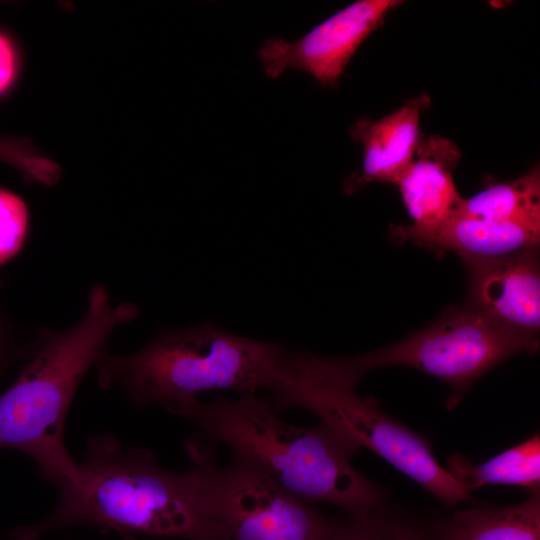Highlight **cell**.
Instances as JSON below:
<instances>
[{
  "instance_id": "6da1fadb",
  "label": "cell",
  "mask_w": 540,
  "mask_h": 540,
  "mask_svg": "<svg viewBox=\"0 0 540 540\" xmlns=\"http://www.w3.org/2000/svg\"><path fill=\"white\" fill-rule=\"evenodd\" d=\"M78 481L58 490L42 519L9 530L13 540H39L79 526L184 540H228L212 514L206 473L193 462L185 472L163 469L147 448L125 447L110 433L86 441Z\"/></svg>"
},
{
  "instance_id": "7a4b0ae2",
  "label": "cell",
  "mask_w": 540,
  "mask_h": 540,
  "mask_svg": "<svg viewBox=\"0 0 540 540\" xmlns=\"http://www.w3.org/2000/svg\"><path fill=\"white\" fill-rule=\"evenodd\" d=\"M170 413L194 424L200 434L223 443L281 488L309 503L327 502L347 515L364 516L386 505L388 494L356 470V452L321 423L289 424L271 400L243 394L236 400L193 399Z\"/></svg>"
},
{
  "instance_id": "3957f363",
  "label": "cell",
  "mask_w": 540,
  "mask_h": 540,
  "mask_svg": "<svg viewBox=\"0 0 540 540\" xmlns=\"http://www.w3.org/2000/svg\"><path fill=\"white\" fill-rule=\"evenodd\" d=\"M138 316L131 302L112 306L104 285L92 287L85 315L63 331L40 329L14 382L0 395V448L30 457L57 490L78 481L64 432L77 389L107 351L113 331Z\"/></svg>"
},
{
  "instance_id": "277c9868",
  "label": "cell",
  "mask_w": 540,
  "mask_h": 540,
  "mask_svg": "<svg viewBox=\"0 0 540 540\" xmlns=\"http://www.w3.org/2000/svg\"><path fill=\"white\" fill-rule=\"evenodd\" d=\"M287 355L280 344L234 335L205 321L165 331L131 354L105 351L94 366L102 389H122L135 406L157 403L170 411L206 391H269Z\"/></svg>"
},
{
  "instance_id": "5b68a950",
  "label": "cell",
  "mask_w": 540,
  "mask_h": 540,
  "mask_svg": "<svg viewBox=\"0 0 540 540\" xmlns=\"http://www.w3.org/2000/svg\"><path fill=\"white\" fill-rule=\"evenodd\" d=\"M538 348V337L506 330L464 304L446 309L427 327L388 347L344 358L305 352L302 365L315 378L349 387L374 369L413 367L451 388V410L488 371L516 354H535Z\"/></svg>"
},
{
  "instance_id": "8992f818",
  "label": "cell",
  "mask_w": 540,
  "mask_h": 540,
  "mask_svg": "<svg viewBox=\"0 0 540 540\" xmlns=\"http://www.w3.org/2000/svg\"><path fill=\"white\" fill-rule=\"evenodd\" d=\"M269 392L279 412L287 408L313 412L356 453L361 448L373 451L444 506L472 501L435 459L425 436L389 416L376 399L357 394L355 387L310 377L292 368L286 359Z\"/></svg>"
},
{
  "instance_id": "52a82bcc",
  "label": "cell",
  "mask_w": 540,
  "mask_h": 540,
  "mask_svg": "<svg viewBox=\"0 0 540 540\" xmlns=\"http://www.w3.org/2000/svg\"><path fill=\"white\" fill-rule=\"evenodd\" d=\"M217 443L195 434L186 449L206 473L213 516L228 540H332L338 521L290 494L254 466L216 465Z\"/></svg>"
},
{
  "instance_id": "ba28073f",
  "label": "cell",
  "mask_w": 540,
  "mask_h": 540,
  "mask_svg": "<svg viewBox=\"0 0 540 540\" xmlns=\"http://www.w3.org/2000/svg\"><path fill=\"white\" fill-rule=\"evenodd\" d=\"M401 3L359 0L295 41L268 38L258 51L265 75L275 79L287 70H301L325 88L336 87L356 50Z\"/></svg>"
},
{
  "instance_id": "9c48e42d",
  "label": "cell",
  "mask_w": 540,
  "mask_h": 540,
  "mask_svg": "<svg viewBox=\"0 0 540 540\" xmlns=\"http://www.w3.org/2000/svg\"><path fill=\"white\" fill-rule=\"evenodd\" d=\"M464 264L468 277L467 306L506 330L538 337L539 246Z\"/></svg>"
},
{
  "instance_id": "30bf717a",
  "label": "cell",
  "mask_w": 540,
  "mask_h": 540,
  "mask_svg": "<svg viewBox=\"0 0 540 540\" xmlns=\"http://www.w3.org/2000/svg\"><path fill=\"white\" fill-rule=\"evenodd\" d=\"M460 158V150L451 140L438 135L421 136L411 163L396 183L413 222L392 225V239L407 242L436 229L458 213L463 198L454 184L452 171Z\"/></svg>"
},
{
  "instance_id": "8fae6325",
  "label": "cell",
  "mask_w": 540,
  "mask_h": 540,
  "mask_svg": "<svg viewBox=\"0 0 540 540\" xmlns=\"http://www.w3.org/2000/svg\"><path fill=\"white\" fill-rule=\"evenodd\" d=\"M430 104L429 95L421 94L378 120L357 119L351 136L362 144L363 163L343 182L345 193L353 194L373 182H398L415 155L422 136L420 116Z\"/></svg>"
},
{
  "instance_id": "7c38bea8",
  "label": "cell",
  "mask_w": 540,
  "mask_h": 540,
  "mask_svg": "<svg viewBox=\"0 0 540 540\" xmlns=\"http://www.w3.org/2000/svg\"><path fill=\"white\" fill-rule=\"evenodd\" d=\"M409 241L433 250L457 254L463 262L506 256L540 242V223L503 222L456 214L436 229Z\"/></svg>"
},
{
  "instance_id": "4fadbf2b",
  "label": "cell",
  "mask_w": 540,
  "mask_h": 540,
  "mask_svg": "<svg viewBox=\"0 0 540 540\" xmlns=\"http://www.w3.org/2000/svg\"><path fill=\"white\" fill-rule=\"evenodd\" d=\"M437 530L439 540H540V492L515 505L458 510Z\"/></svg>"
},
{
  "instance_id": "5bb4252c",
  "label": "cell",
  "mask_w": 540,
  "mask_h": 540,
  "mask_svg": "<svg viewBox=\"0 0 540 540\" xmlns=\"http://www.w3.org/2000/svg\"><path fill=\"white\" fill-rule=\"evenodd\" d=\"M468 495L484 485L503 484L521 487L526 492H540V436L535 433L481 464L454 454L444 467Z\"/></svg>"
},
{
  "instance_id": "9a60e30c",
  "label": "cell",
  "mask_w": 540,
  "mask_h": 540,
  "mask_svg": "<svg viewBox=\"0 0 540 540\" xmlns=\"http://www.w3.org/2000/svg\"><path fill=\"white\" fill-rule=\"evenodd\" d=\"M457 214L503 222L540 223L539 166L512 181L489 182L478 194L463 198Z\"/></svg>"
},
{
  "instance_id": "2e32d148",
  "label": "cell",
  "mask_w": 540,
  "mask_h": 540,
  "mask_svg": "<svg viewBox=\"0 0 540 540\" xmlns=\"http://www.w3.org/2000/svg\"><path fill=\"white\" fill-rule=\"evenodd\" d=\"M332 540H439L436 521L417 519L386 505L338 521Z\"/></svg>"
},
{
  "instance_id": "e0dca14e",
  "label": "cell",
  "mask_w": 540,
  "mask_h": 540,
  "mask_svg": "<svg viewBox=\"0 0 540 540\" xmlns=\"http://www.w3.org/2000/svg\"><path fill=\"white\" fill-rule=\"evenodd\" d=\"M29 210L21 196L0 187V266L17 256L29 233Z\"/></svg>"
},
{
  "instance_id": "ac0fdd59",
  "label": "cell",
  "mask_w": 540,
  "mask_h": 540,
  "mask_svg": "<svg viewBox=\"0 0 540 540\" xmlns=\"http://www.w3.org/2000/svg\"><path fill=\"white\" fill-rule=\"evenodd\" d=\"M0 161L16 167L29 181L46 180L52 169L51 161L38 155L27 140L14 137L0 138Z\"/></svg>"
},
{
  "instance_id": "d6986e66",
  "label": "cell",
  "mask_w": 540,
  "mask_h": 540,
  "mask_svg": "<svg viewBox=\"0 0 540 540\" xmlns=\"http://www.w3.org/2000/svg\"><path fill=\"white\" fill-rule=\"evenodd\" d=\"M20 71V53L12 37L0 29V98L15 85Z\"/></svg>"
},
{
  "instance_id": "ffe728a7",
  "label": "cell",
  "mask_w": 540,
  "mask_h": 540,
  "mask_svg": "<svg viewBox=\"0 0 540 540\" xmlns=\"http://www.w3.org/2000/svg\"><path fill=\"white\" fill-rule=\"evenodd\" d=\"M2 282L0 279V288ZM29 348H21L14 339L13 328L0 308V376L17 359H24Z\"/></svg>"
},
{
  "instance_id": "44dd1931",
  "label": "cell",
  "mask_w": 540,
  "mask_h": 540,
  "mask_svg": "<svg viewBox=\"0 0 540 540\" xmlns=\"http://www.w3.org/2000/svg\"><path fill=\"white\" fill-rule=\"evenodd\" d=\"M0 540H13V539H11V538H9L8 536H6L5 538L0 537Z\"/></svg>"
}]
</instances>
